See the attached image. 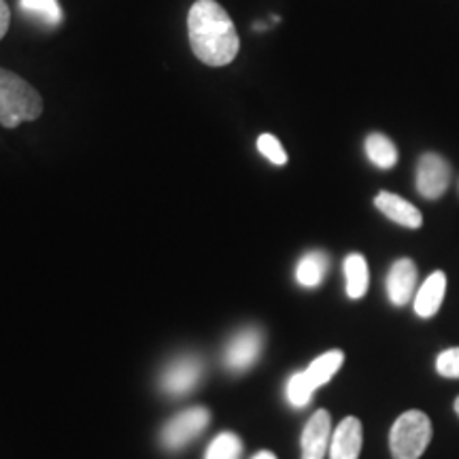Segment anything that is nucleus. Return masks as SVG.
<instances>
[{"instance_id": "f257e3e1", "label": "nucleus", "mask_w": 459, "mask_h": 459, "mask_svg": "<svg viewBox=\"0 0 459 459\" xmlns=\"http://www.w3.org/2000/svg\"><path fill=\"white\" fill-rule=\"evenodd\" d=\"M187 37L194 56L206 66H228L238 56L237 26L215 0H196L192 4L187 13Z\"/></svg>"}, {"instance_id": "f03ea898", "label": "nucleus", "mask_w": 459, "mask_h": 459, "mask_svg": "<svg viewBox=\"0 0 459 459\" xmlns=\"http://www.w3.org/2000/svg\"><path fill=\"white\" fill-rule=\"evenodd\" d=\"M43 99L20 74L0 66V126L13 130L43 115Z\"/></svg>"}, {"instance_id": "7ed1b4c3", "label": "nucleus", "mask_w": 459, "mask_h": 459, "mask_svg": "<svg viewBox=\"0 0 459 459\" xmlns=\"http://www.w3.org/2000/svg\"><path fill=\"white\" fill-rule=\"evenodd\" d=\"M432 440V421L426 412L406 411L395 419L389 434V449L394 459H419Z\"/></svg>"}, {"instance_id": "20e7f679", "label": "nucleus", "mask_w": 459, "mask_h": 459, "mask_svg": "<svg viewBox=\"0 0 459 459\" xmlns=\"http://www.w3.org/2000/svg\"><path fill=\"white\" fill-rule=\"evenodd\" d=\"M209 421L211 412L204 406H194V409H187L179 412V415H175L162 429L164 449L179 451L183 446H187L196 436L204 432Z\"/></svg>"}, {"instance_id": "39448f33", "label": "nucleus", "mask_w": 459, "mask_h": 459, "mask_svg": "<svg viewBox=\"0 0 459 459\" xmlns=\"http://www.w3.org/2000/svg\"><path fill=\"white\" fill-rule=\"evenodd\" d=\"M264 349V334L260 328H245L232 336L223 351V364L230 372H245L260 359Z\"/></svg>"}, {"instance_id": "423d86ee", "label": "nucleus", "mask_w": 459, "mask_h": 459, "mask_svg": "<svg viewBox=\"0 0 459 459\" xmlns=\"http://www.w3.org/2000/svg\"><path fill=\"white\" fill-rule=\"evenodd\" d=\"M451 181V166L438 153H426L417 164V192L423 198L436 200L446 192Z\"/></svg>"}, {"instance_id": "0eeeda50", "label": "nucleus", "mask_w": 459, "mask_h": 459, "mask_svg": "<svg viewBox=\"0 0 459 459\" xmlns=\"http://www.w3.org/2000/svg\"><path fill=\"white\" fill-rule=\"evenodd\" d=\"M203 378V361L194 355H183L166 366L162 375V389L169 395H186Z\"/></svg>"}, {"instance_id": "6e6552de", "label": "nucleus", "mask_w": 459, "mask_h": 459, "mask_svg": "<svg viewBox=\"0 0 459 459\" xmlns=\"http://www.w3.org/2000/svg\"><path fill=\"white\" fill-rule=\"evenodd\" d=\"M332 419L328 411H317L302 432V459H324L330 449Z\"/></svg>"}, {"instance_id": "1a4fd4ad", "label": "nucleus", "mask_w": 459, "mask_h": 459, "mask_svg": "<svg viewBox=\"0 0 459 459\" xmlns=\"http://www.w3.org/2000/svg\"><path fill=\"white\" fill-rule=\"evenodd\" d=\"M417 290V266L409 257L394 262L387 274V296L395 307H404Z\"/></svg>"}, {"instance_id": "9d476101", "label": "nucleus", "mask_w": 459, "mask_h": 459, "mask_svg": "<svg viewBox=\"0 0 459 459\" xmlns=\"http://www.w3.org/2000/svg\"><path fill=\"white\" fill-rule=\"evenodd\" d=\"M361 421L355 417H347L338 423L330 440V459H358L361 451Z\"/></svg>"}, {"instance_id": "9b49d317", "label": "nucleus", "mask_w": 459, "mask_h": 459, "mask_svg": "<svg viewBox=\"0 0 459 459\" xmlns=\"http://www.w3.org/2000/svg\"><path fill=\"white\" fill-rule=\"evenodd\" d=\"M375 206L387 220L400 223L404 228H419L423 223V215L419 213L417 206L411 204L409 200L395 196L392 192L377 194Z\"/></svg>"}, {"instance_id": "f8f14e48", "label": "nucleus", "mask_w": 459, "mask_h": 459, "mask_svg": "<svg viewBox=\"0 0 459 459\" xmlns=\"http://www.w3.org/2000/svg\"><path fill=\"white\" fill-rule=\"evenodd\" d=\"M446 291V277L445 273L436 271L426 279V283L417 290L415 294V313L419 317L429 319L438 313L440 304L445 300Z\"/></svg>"}, {"instance_id": "ddd939ff", "label": "nucleus", "mask_w": 459, "mask_h": 459, "mask_svg": "<svg viewBox=\"0 0 459 459\" xmlns=\"http://www.w3.org/2000/svg\"><path fill=\"white\" fill-rule=\"evenodd\" d=\"M342 361H344L342 351H338V349L336 351H328V353L319 355L317 359L311 361V366L304 370V377L308 378V383H311L315 389H319V387H324L328 381H332V377L341 370Z\"/></svg>"}, {"instance_id": "4468645a", "label": "nucleus", "mask_w": 459, "mask_h": 459, "mask_svg": "<svg viewBox=\"0 0 459 459\" xmlns=\"http://www.w3.org/2000/svg\"><path fill=\"white\" fill-rule=\"evenodd\" d=\"M344 279H347V296L358 300L368 291V264L364 255L351 254L344 260Z\"/></svg>"}, {"instance_id": "2eb2a0df", "label": "nucleus", "mask_w": 459, "mask_h": 459, "mask_svg": "<svg viewBox=\"0 0 459 459\" xmlns=\"http://www.w3.org/2000/svg\"><path fill=\"white\" fill-rule=\"evenodd\" d=\"M328 273V255L321 251H311L298 262L296 279L302 287H317Z\"/></svg>"}, {"instance_id": "dca6fc26", "label": "nucleus", "mask_w": 459, "mask_h": 459, "mask_svg": "<svg viewBox=\"0 0 459 459\" xmlns=\"http://www.w3.org/2000/svg\"><path fill=\"white\" fill-rule=\"evenodd\" d=\"M366 156L378 169H394L395 162H398V149L385 134L375 132L366 139Z\"/></svg>"}, {"instance_id": "f3484780", "label": "nucleus", "mask_w": 459, "mask_h": 459, "mask_svg": "<svg viewBox=\"0 0 459 459\" xmlns=\"http://www.w3.org/2000/svg\"><path fill=\"white\" fill-rule=\"evenodd\" d=\"M20 7L48 26H57L62 22V9L56 0H20Z\"/></svg>"}, {"instance_id": "a211bd4d", "label": "nucleus", "mask_w": 459, "mask_h": 459, "mask_svg": "<svg viewBox=\"0 0 459 459\" xmlns=\"http://www.w3.org/2000/svg\"><path fill=\"white\" fill-rule=\"evenodd\" d=\"M240 453H243V443L238 436L223 432L209 445L204 459H240Z\"/></svg>"}, {"instance_id": "6ab92c4d", "label": "nucleus", "mask_w": 459, "mask_h": 459, "mask_svg": "<svg viewBox=\"0 0 459 459\" xmlns=\"http://www.w3.org/2000/svg\"><path fill=\"white\" fill-rule=\"evenodd\" d=\"M285 394H287V402H290L294 409H302V406H307L308 402H311L315 387L308 383V378L304 377V370H302V372H296V375H291L290 381H287Z\"/></svg>"}, {"instance_id": "aec40b11", "label": "nucleus", "mask_w": 459, "mask_h": 459, "mask_svg": "<svg viewBox=\"0 0 459 459\" xmlns=\"http://www.w3.org/2000/svg\"><path fill=\"white\" fill-rule=\"evenodd\" d=\"M257 152L262 153L264 158L268 160V162H273L274 166H283L287 164V152L283 149V145L277 141V136L273 134H260V139H257Z\"/></svg>"}, {"instance_id": "412c9836", "label": "nucleus", "mask_w": 459, "mask_h": 459, "mask_svg": "<svg viewBox=\"0 0 459 459\" xmlns=\"http://www.w3.org/2000/svg\"><path fill=\"white\" fill-rule=\"evenodd\" d=\"M436 370L440 377L459 378V347L446 349L436 358Z\"/></svg>"}, {"instance_id": "4be33fe9", "label": "nucleus", "mask_w": 459, "mask_h": 459, "mask_svg": "<svg viewBox=\"0 0 459 459\" xmlns=\"http://www.w3.org/2000/svg\"><path fill=\"white\" fill-rule=\"evenodd\" d=\"M9 24H11L9 4L4 3V0H0V41H3L4 34L9 32Z\"/></svg>"}, {"instance_id": "5701e85b", "label": "nucleus", "mask_w": 459, "mask_h": 459, "mask_svg": "<svg viewBox=\"0 0 459 459\" xmlns=\"http://www.w3.org/2000/svg\"><path fill=\"white\" fill-rule=\"evenodd\" d=\"M254 459H277V455H274V453H271V451H260V453H255Z\"/></svg>"}, {"instance_id": "b1692460", "label": "nucleus", "mask_w": 459, "mask_h": 459, "mask_svg": "<svg viewBox=\"0 0 459 459\" xmlns=\"http://www.w3.org/2000/svg\"><path fill=\"white\" fill-rule=\"evenodd\" d=\"M455 411H457V415H459V398L455 400Z\"/></svg>"}]
</instances>
